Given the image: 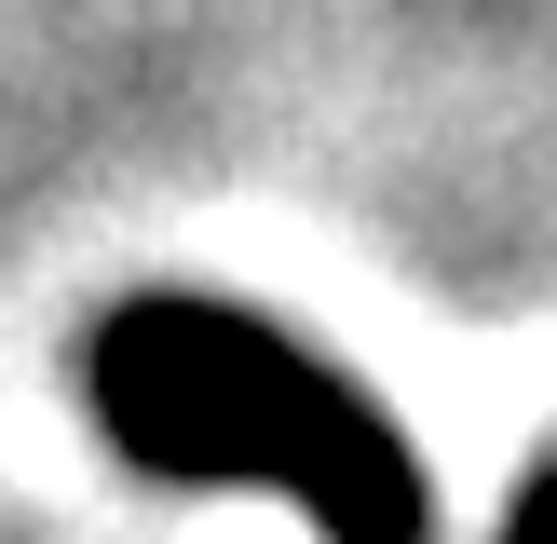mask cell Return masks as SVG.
Masks as SVG:
<instances>
[{
	"instance_id": "2",
	"label": "cell",
	"mask_w": 557,
	"mask_h": 544,
	"mask_svg": "<svg viewBox=\"0 0 557 544\" xmlns=\"http://www.w3.org/2000/svg\"><path fill=\"white\" fill-rule=\"evenodd\" d=\"M504 544H557V462H544L531 490H517V517H504Z\"/></svg>"
},
{
	"instance_id": "1",
	"label": "cell",
	"mask_w": 557,
	"mask_h": 544,
	"mask_svg": "<svg viewBox=\"0 0 557 544\" xmlns=\"http://www.w3.org/2000/svg\"><path fill=\"white\" fill-rule=\"evenodd\" d=\"M82 395H96L109 449L150 462L177 490H286L326 544H422V462L381 422V395H354L313 341L232 313V299H123L82 341Z\"/></svg>"
}]
</instances>
